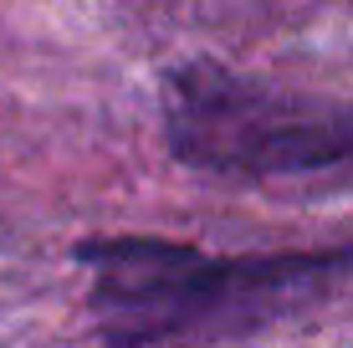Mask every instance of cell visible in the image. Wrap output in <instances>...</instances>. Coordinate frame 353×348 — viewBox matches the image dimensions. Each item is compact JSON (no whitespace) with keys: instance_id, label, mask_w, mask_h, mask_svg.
I'll list each match as a JSON object with an SVG mask.
<instances>
[{"instance_id":"7a4b0ae2","label":"cell","mask_w":353,"mask_h":348,"mask_svg":"<svg viewBox=\"0 0 353 348\" xmlns=\"http://www.w3.org/2000/svg\"><path fill=\"white\" fill-rule=\"evenodd\" d=\"M164 139L179 164L215 179H318L353 170V103L287 92L236 67L174 62L159 82Z\"/></svg>"},{"instance_id":"6da1fadb","label":"cell","mask_w":353,"mask_h":348,"mask_svg":"<svg viewBox=\"0 0 353 348\" xmlns=\"http://www.w3.org/2000/svg\"><path fill=\"white\" fill-rule=\"evenodd\" d=\"M72 256L92 272V318L113 348L215 338L353 277V246L210 256L164 236H92Z\"/></svg>"}]
</instances>
